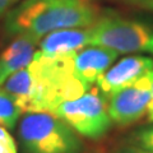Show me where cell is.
I'll use <instances>...</instances> for the list:
<instances>
[{"label":"cell","mask_w":153,"mask_h":153,"mask_svg":"<svg viewBox=\"0 0 153 153\" xmlns=\"http://www.w3.org/2000/svg\"><path fill=\"white\" fill-rule=\"evenodd\" d=\"M94 22L91 0H23L8 14L5 27L12 36L38 41L50 32L84 28Z\"/></svg>","instance_id":"1"},{"label":"cell","mask_w":153,"mask_h":153,"mask_svg":"<svg viewBox=\"0 0 153 153\" xmlns=\"http://www.w3.org/2000/svg\"><path fill=\"white\" fill-rule=\"evenodd\" d=\"M23 153H80L82 140L70 125L52 112H27L19 124Z\"/></svg>","instance_id":"2"},{"label":"cell","mask_w":153,"mask_h":153,"mask_svg":"<svg viewBox=\"0 0 153 153\" xmlns=\"http://www.w3.org/2000/svg\"><path fill=\"white\" fill-rule=\"evenodd\" d=\"M88 46H98L115 52L153 54V30L144 23L117 17L96 21L87 28Z\"/></svg>","instance_id":"3"},{"label":"cell","mask_w":153,"mask_h":153,"mask_svg":"<svg viewBox=\"0 0 153 153\" xmlns=\"http://www.w3.org/2000/svg\"><path fill=\"white\" fill-rule=\"evenodd\" d=\"M74 130L89 139H98L108 131L111 119L103 93L98 88L88 89L74 100L64 101L52 111Z\"/></svg>","instance_id":"4"},{"label":"cell","mask_w":153,"mask_h":153,"mask_svg":"<svg viewBox=\"0 0 153 153\" xmlns=\"http://www.w3.org/2000/svg\"><path fill=\"white\" fill-rule=\"evenodd\" d=\"M149 101L151 78L147 73L133 84L110 96L107 103L110 119L117 125H130L147 114Z\"/></svg>","instance_id":"5"},{"label":"cell","mask_w":153,"mask_h":153,"mask_svg":"<svg viewBox=\"0 0 153 153\" xmlns=\"http://www.w3.org/2000/svg\"><path fill=\"white\" fill-rule=\"evenodd\" d=\"M151 70H153V57L128 56L108 68L96 83L103 96L110 97L115 92L137 82Z\"/></svg>","instance_id":"6"},{"label":"cell","mask_w":153,"mask_h":153,"mask_svg":"<svg viewBox=\"0 0 153 153\" xmlns=\"http://www.w3.org/2000/svg\"><path fill=\"white\" fill-rule=\"evenodd\" d=\"M117 57V52L105 47L92 46L73 56L74 74L83 83L92 85Z\"/></svg>","instance_id":"7"},{"label":"cell","mask_w":153,"mask_h":153,"mask_svg":"<svg viewBox=\"0 0 153 153\" xmlns=\"http://www.w3.org/2000/svg\"><path fill=\"white\" fill-rule=\"evenodd\" d=\"M88 46V32L82 28H66L50 32L41 42V51L47 56H69Z\"/></svg>","instance_id":"8"},{"label":"cell","mask_w":153,"mask_h":153,"mask_svg":"<svg viewBox=\"0 0 153 153\" xmlns=\"http://www.w3.org/2000/svg\"><path fill=\"white\" fill-rule=\"evenodd\" d=\"M36 42L37 41L32 38L18 36L17 40L3 51L0 55V85L5 82L8 76L26 68L31 63L36 54Z\"/></svg>","instance_id":"9"},{"label":"cell","mask_w":153,"mask_h":153,"mask_svg":"<svg viewBox=\"0 0 153 153\" xmlns=\"http://www.w3.org/2000/svg\"><path fill=\"white\" fill-rule=\"evenodd\" d=\"M22 110L17 102L0 87V125L7 129H14Z\"/></svg>","instance_id":"10"},{"label":"cell","mask_w":153,"mask_h":153,"mask_svg":"<svg viewBox=\"0 0 153 153\" xmlns=\"http://www.w3.org/2000/svg\"><path fill=\"white\" fill-rule=\"evenodd\" d=\"M0 153H18L17 143L7 128L0 125Z\"/></svg>","instance_id":"11"},{"label":"cell","mask_w":153,"mask_h":153,"mask_svg":"<svg viewBox=\"0 0 153 153\" xmlns=\"http://www.w3.org/2000/svg\"><path fill=\"white\" fill-rule=\"evenodd\" d=\"M137 140L139 143L140 148H144L147 151L153 152V126L142 129L137 134Z\"/></svg>","instance_id":"12"},{"label":"cell","mask_w":153,"mask_h":153,"mask_svg":"<svg viewBox=\"0 0 153 153\" xmlns=\"http://www.w3.org/2000/svg\"><path fill=\"white\" fill-rule=\"evenodd\" d=\"M126 1L135 7H139V8L153 12V0H126Z\"/></svg>","instance_id":"13"},{"label":"cell","mask_w":153,"mask_h":153,"mask_svg":"<svg viewBox=\"0 0 153 153\" xmlns=\"http://www.w3.org/2000/svg\"><path fill=\"white\" fill-rule=\"evenodd\" d=\"M149 78H151V101H149V105H148L147 115L149 121H153V70L149 71Z\"/></svg>","instance_id":"14"},{"label":"cell","mask_w":153,"mask_h":153,"mask_svg":"<svg viewBox=\"0 0 153 153\" xmlns=\"http://www.w3.org/2000/svg\"><path fill=\"white\" fill-rule=\"evenodd\" d=\"M18 0H0V16L4 14L9 8H10L14 3H17Z\"/></svg>","instance_id":"15"},{"label":"cell","mask_w":153,"mask_h":153,"mask_svg":"<svg viewBox=\"0 0 153 153\" xmlns=\"http://www.w3.org/2000/svg\"><path fill=\"white\" fill-rule=\"evenodd\" d=\"M121 153H153V152L147 151L144 148H140V147H129V148H125Z\"/></svg>","instance_id":"16"}]
</instances>
